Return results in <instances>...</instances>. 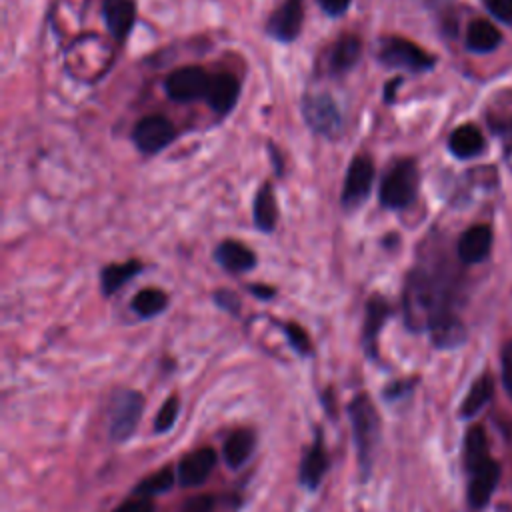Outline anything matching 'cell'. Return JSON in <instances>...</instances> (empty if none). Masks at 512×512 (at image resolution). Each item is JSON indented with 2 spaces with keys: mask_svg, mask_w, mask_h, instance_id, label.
I'll return each mask as SVG.
<instances>
[{
  "mask_svg": "<svg viewBox=\"0 0 512 512\" xmlns=\"http://www.w3.org/2000/svg\"><path fill=\"white\" fill-rule=\"evenodd\" d=\"M362 52V42L356 34H344L340 36L330 54H328V68L332 74H344L346 70H350Z\"/></svg>",
  "mask_w": 512,
  "mask_h": 512,
  "instance_id": "18",
  "label": "cell"
},
{
  "mask_svg": "<svg viewBox=\"0 0 512 512\" xmlns=\"http://www.w3.org/2000/svg\"><path fill=\"white\" fill-rule=\"evenodd\" d=\"M178 412H180V400H178V396H168V398L164 400V404L160 406L156 418H154V432H156V434L168 432V430L176 424Z\"/></svg>",
  "mask_w": 512,
  "mask_h": 512,
  "instance_id": "28",
  "label": "cell"
},
{
  "mask_svg": "<svg viewBox=\"0 0 512 512\" xmlns=\"http://www.w3.org/2000/svg\"><path fill=\"white\" fill-rule=\"evenodd\" d=\"M352 440L356 448L358 472L362 482H366L372 474L374 454L380 440V416L368 394H356L348 406Z\"/></svg>",
  "mask_w": 512,
  "mask_h": 512,
  "instance_id": "1",
  "label": "cell"
},
{
  "mask_svg": "<svg viewBox=\"0 0 512 512\" xmlns=\"http://www.w3.org/2000/svg\"><path fill=\"white\" fill-rule=\"evenodd\" d=\"M218 460V454L214 448L210 446H202L190 454H186L176 468V478L178 484L184 488L190 486H200L202 482H206V478L210 476V472L214 470Z\"/></svg>",
  "mask_w": 512,
  "mask_h": 512,
  "instance_id": "10",
  "label": "cell"
},
{
  "mask_svg": "<svg viewBox=\"0 0 512 512\" xmlns=\"http://www.w3.org/2000/svg\"><path fill=\"white\" fill-rule=\"evenodd\" d=\"M484 4L498 20L512 24V0H484Z\"/></svg>",
  "mask_w": 512,
  "mask_h": 512,
  "instance_id": "33",
  "label": "cell"
},
{
  "mask_svg": "<svg viewBox=\"0 0 512 512\" xmlns=\"http://www.w3.org/2000/svg\"><path fill=\"white\" fill-rule=\"evenodd\" d=\"M214 300H216V304H218L220 308H224V310L230 312V314H238V310H240V300H238V296H236L234 292H230V290H218V292L214 294Z\"/></svg>",
  "mask_w": 512,
  "mask_h": 512,
  "instance_id": "34",
  "label": "cell"
},
{
  "mask_svg": "<svg viewBox=\"0 0 512 512\" xmlns=\"http://www.w3.org/2000/svg\"><path fill=\"white\" fill-rule=\"evenodd\" d=\"M130 306L138 316L152 318V316L164 312V308L168 306V296L160 288H144V290L136 292Z\"/></svg>",
  "mask_w": 512,
  "mask_h": 512,
  "instance_id": "25",
  "label": "cell"
},
{
  "mask_svg": "<svg viewBox=\"0 0 512 512\" xmlns=\"http://www.w3.org/2000/svg\"><path fill=\"white\" fill-rule=\"evenodd\" d=\"M492 392H494V384H492V376L486 372L482 376H478L470 390L466 392L464 400H462V406H460V416L462 418H472L476 416L492 398Z\"/></svg>",
  "mask_w": 512,
  "mask_h": 512,
  "instance_id": "23",
  "label": "cell"
},
{
  "mask_svg": "<svg viewBox=\"0 0 512 512\" xmlns=\"http://www.w3.org/2000/svg\"><path fill=\"white\" fill-rule=\"evenodd\" d=\"M278 220V204L276 194L270 182H264L254 196V224L262 232H272Z\"/></svg>",
  "mask_w": 512,
  "mask_h": 512,
  "instance_id": "21",
  "label": "cell"
},
{
  "mask_svg": "<svg viewBox=\"0 0 512 512\" xmlns=\"http://www.w3.org/2000/svg\"><path fill=\"white\" fill-rule=\"evenodd\" d=\"M318 4H320V8H322L326 14L338 16V14L346 12L350 0H318Z\"/></svg>",
  "mask_w": 512,
  "mask_h": 512,
  "instance_id": "35",
  "label": "cell"
},
{
  "mask_svg": "<svg viewBox=\"0 0 512 512\" xmlns=\"http://www.w3.org/2000/svg\"><path fill=\"white\" fill-rule=\"evenodd\" d=\"M418 192V166L414 160L404 158L396 162L380 184V204L390 210H400L412 204Z\"/></svg>",
  "mask_w": 512,
  "mask_h": 512,
  "instance_id": "3",
  "label": "cell"
},
{
  "mask_svg": "<svg viewBox=\"0 0 512 512\" xmlns=\"http://www.w3.org/2000/svg\"><path fill=\"white\" fill-rule=\"evenodd\" d=\"M250 292H252L254 296H258V298H272V296H274V288H270V286H260V284L250 286Z\"/></svg>",
  "mask_w": 512,
  "mask_h": 512,
  "instance_id": "36",
  "label": "cell"
},
{
  "mask_svg": "<svg viewBox=\"0 0 512 512\" xmlns=\"http://www.w3.org/2000/svg\"><path fill=\"white\" fill-rule=\"evenodd\" d=\"M176 138L172 122L160 114L144 116L132 130V140L142 154H158Z\"/></svg>",
  "mask_w": 512,
  "mask_h": 512,
  "instance_id": "8",
  "label": "cell"
},
{
  "mask_svg": "<svg viewBox=\"0 0 512 512\" xmlns=\"http://www.w3.org/2000/svg\"><path fill=\"white\" fill-rule=\"evenodd\" d=\"M254 446H256V436H254L252 430H248V428L234 430L224 442V460H226V464L234 470L244 466L248 462V458L252 456Z\"/></svg>",
  "mask_w": 512,
  "mask_h": 512,
  "instance_id": "19",
  "label": "cell"
},
{
  "mask_svg": "<svg viewBox=\"0 0 512 512\" xmlns=\"http://www.w3.org/2000/svg\"><path fill=\"white\" fill-rule=\"evenodd\" d=\"M286 332V338L290 342V346L300 354V356H310L312 354V342L306 334V330L302 326H298L296 322H288L282 326Z\"/></svg>",
  "mask_w": 512,
  "mask_h": 512,
  "instance_id": "29",
  "label": "cell"
},
{
  "mask_svg": "<svg viewBox=\"0 0 512 512\" xmlns=\"http://www.w3.org/2000/svg\"><path fill=\"white\" fill-rule=\"evenodd\" d=\"M214 258L228 272H248L256 266V254L238 240H224L216 246Z\"/></svg>",
  "mask_w": 512,
  "mask_h": 512,
  "instance_id": "17",
  "label": "cell"
},
{
  "mask_svg": "<svg viewBox=\"0 0 512 512\" xmlns=\"http://www.w3.org/2000/svg\"><path fill=\"white\" fill-rule=\"evenodd\" d=\"M142 272V264L138 260L122 262V264H108L100 274V286L106 296L120 290L130 278Z\"/></svg>",
  "mask_w": 512,
  "mask_h": 512,
  "instance_id": "24",
  "label": "cell"
},
{
  "mask_svg": "<svg viewBox=\"0 0 512 512\" xmlns=\"http://www.w3.org/2000/svg\"><path fill=\"white\" fill-rule=\"evenodd\" d=\"M210 76L200 66H182L172 70L164 80V90L174 102H190L196 98H206Z\"/></svg>",
  "mask_w": 512,
  "mask_h": 512,
  "instance_id": "5",
  "label": "cell"
},
{
  "mask_svg": "<svg viewBox=\"0 0 512 512\" xmlns=\"http://www.w3.org/2000/svg\"><path fill=\"white\" fill-rule=\"evenodd\" d=\"M328 452H326V446H324V436L322 432L318 430L316 436H314V442L308 446V450L304 452L302 456V462H300V484L308 490H316L328 470Z\"/></svg>",
  "mask_w": 512,
  "mask_h": 512,
  "instance_id": "12",
  "label": "cell"
},
{
  "mask_svg": "<svg viewBox=\"0 0 512 512\" xmlns=\"http://www.w3.org/2000/svg\"><path fill=\"white\" fill-rule=\"evenodd\" d=\"M448 148L458 158H472L482 152L484 136L474 124H462L450 134Z\"/></svg>",
  "mask_w": 512,
  "mask_h": 512,
  "instance_id": "20",
  "label": "cell"
},
{
  "mask_svg": "<svg viewBox=\"0 0 512 512\" xmlns=\"http://www.w3.org/2000/svg\"><path fill=\"white\" fill-rule=\"evenodd\" d=\"M238 96H240V84L234 74L218 72V74L210 76L206 102L216 114H220V116L228 114L234 108V104L238 102Z\"/></svg>",
  "mask_w": 512,
  "mask_h": 512,
  "instance_id": "13",
  "label": "cell"
},
{
  "mask_svg": "<svg viewBox=\"0 0 512 512\" xmlns=\"http://www.w3.org/2000/svg\"><path fill=\"white\" fill-rule=\"evenodd\" d=\"M500 364H502V382H504L506 394L512 400V340L504 342L500 352Z\"/></svg>",
  "mask_w": 512,
  "mask_h": 512,
  "instance_id": "32",
  "label": "cell"
},
{
  "mask_svg": "<svg viewBox=\"0 0 512 512\" xmlns=\"http://www.w3.org/2000/svg\"><path fill=\"white\" fill-rule=\"evenodd\" d=\"M378 60L384 62L390 68H402L410 72H422L434 66V56L422 50L418 44L406 40V38H386L382 42V48L378 52Z\"/></svg>",
  "mask_w": 512,
  "mask_h": 512,
  "instance_id": "4",
  "label": "cell"
},
{
  "mask_svg": "<svg viewBox=\"0 0 512 512\" xmlns=\"http://www.w3.org/2000/svg\"><path fill=\"white\" fill-rule=\"evenodd\" d=\"M102 14L110 34L118 42H122L130 34L136 20V8L132 0H104Z\"/></svg>",
  "mask_w": 512,
  "mask_h": 512,
  "instance_id": "16",
  "label": "cell"
},
{
  "mask_svg": "<svg viewBox=\"0 0 512 512\" xmlns=\"http://www.w3.org/2000/svg\"><path fill=\"white\" fill-rule=\"evenodd\" d=\"M144 396L132 388H118L110 396L108 406V432L114 442L128 440L142 418Z\"/></svg>",
  "mask_w": 512,
  "mask_h": 512,
  "instance_id": "2",
  "label": "cell"
},
{
  "mask_svg": "<svg viewBox=\"0 0 512 512\" xmlns=\"http://www.w3.org/2000/svg\"><path fill=\"white\" fill-rule=\"evenodd\" d=\"M402 80L400 78H394V80H390L388 84H386V102H392L394 100V86H398Z\"/></svg>",
  "mask_w": 512,
  "mask_h": 512,
  "instance_id": "37",
  "label": "cell"
},
{
  "mask_svg": "<svg viewBox=\"0 0 512 512\" xmlns=\"http://www.w3.org/2000/svg\"><path fill=\"white\" fill-rule=\"evenodd\" d=\"M112 512H154V500L150 496H138L126 498L122 504H118Z\"/></svg>",
  "mask_w": 512,
  "mask_h": 512,
  "instance_id": "31",
  "label": "cell"
},
{
  "mask_svg": "<svg viewBox=\"0 0 512 512\" xmlns=\"http://www.w3.org/2000/svg\"><path fill=\"white\" fill-rule=\"evenodd\" d=\"M490 456L488 450V438L482 426H470L464 438V464L474 466Z\"/></svg>",
  "mask_w": 512,
  "mask_h": 512,
  "instance_id": "27",
  "label": "cell"
},
{
  "mask_svg": "<svg viewBox=\"0 0 512 512\" xmlns=\"http://www.w3.org/2000/svg\"><path fill=\"white\" fill-rule=\"evenodd\" d=\"M374 180V162L370 156H356L346 172L344 178V188H342V204L346 210L358 208L366 196L370 194Z\"/></svg>",
  "mask_w": 512,
  "mask_h": 512,
  "instance_id": "9",
  "label": "cell"
},
{
  "mask_svg": "<svg viewBox=\"0 0 512 512\" xmlns=\"http://www.w3.org/2000/svg\"><path fill=\"white\" fill-rule=\"evenodd\" d=\"M390 316V304L374 294L368 302H366V318H364V332H362V342H364V352L368 358H376L378 356V334L384 326V322Z\"/></svg>",
  "mask_w": 512,
  "mask_h": 512,
  "instance_id": "14",
  "label": "cell"
},
{
  "mask_svg": "<svg viewBox=\"0 0 512 512\" xmlns=\"http://www.w3.org/2000/svg\"><path fill=\"white\" fill-rule=\"evenodd\" d=\"M502 42L500 30L488 20H474L466 30V46L472 52H492Z\"/></svg>",
  "mask_w": 512,
  "mask_h": 512,
  "instance_id": "22",
  "label": "cell"
},
{
  "mask_svg": "<svg viewBox=\"0 0 512 512\" xmlns=\"http://www.w3.org/2000/svg\"><path fill=\"white\" fill-rule=\"evenodd\" d=\"M490 246H492L490 226L476 224V226H470L466 232H462L456 252L464 264H478L490 254Z\"/></svg>",
  "mask_w": 512,
  "mask_h": 512,
  "instance_id": "15",
  "label": "cell"
},
{
  "mask_svg": "<svg viewBox=\"0 0 512 512\" xmlns=\"http://www.w3.org/2000/svg\"><path fill=\"white\" fill-rule=\"evenodd\" d=\"M178 482L176 474L172 468H162V470H156L148 476H144L136 488H134V494L138 496H156V494H162V492H168L174 484Z\"/></svg>",
  "mask_w": 512,
  "mask_h": 512,
  "instance_id": "26",
  "label": "cell"
},
{
  "mask_svg": "<svg viewBox=\"0 0 512 512\" xmlns=\"http://www.w3.org/2000/svg\"><path fill=\"white\" fill-rule=\"evenodd\" d=\"M218 498L214 494H198L188 498L178 512H214Z\"/></svg>",
  "mask_w": 512,
  "mask_h": 512,
  "instance_id": "30",
  "label": "cell"
},
{
  "mask_svg": "<svg viewBox=\"0 0 512 512\" xmlns=\"http://www.w3.org/2000/svg\"><path fill=\"white\" fill-rule=\"evenodd\" d=\"M302 114L306 124L322 136H336L342 126V114L328 94H314L302 100Z\"/></svg>",
  "mask_w": 512,
  "mask_h": 512,
  "instance_id": "6",
  "label": "cell"
},
{
  "mask_svg": "<svg viewBox=\"0 0 512 512\" xmlns=\"http://www.w3.org/2000/svg\"><path fill=\"white\" fill-rule=\"evenodd\" d=\"M466 470H468V476H470L468 490H466L468 504H470L472 510H482L490 502V498H492V494L498 486L502 468L492 456H488L482 462H478L474 466H468Z\"/></svg>",
  "mask_w": 512,
  "mask_h": 512,
  "instance_id": "7",
  "label": "cell"
},
{
  "mask_svg": "<svg viewBox=\"0 0 512 512\" xmlns=\"http://www.w3.org/2000/svg\"><path fill=\"white\" fill-rule=\"evenodd\" d=\"M304 20V2L302 0H284L282 6L268 18L266 30L280 42H292L300 30Z\"/></svg>",
  "mask_w": 512,
  "mask_h": 512,
  "instance_id": "11",
  "label": "cell"
}]
</instances>
